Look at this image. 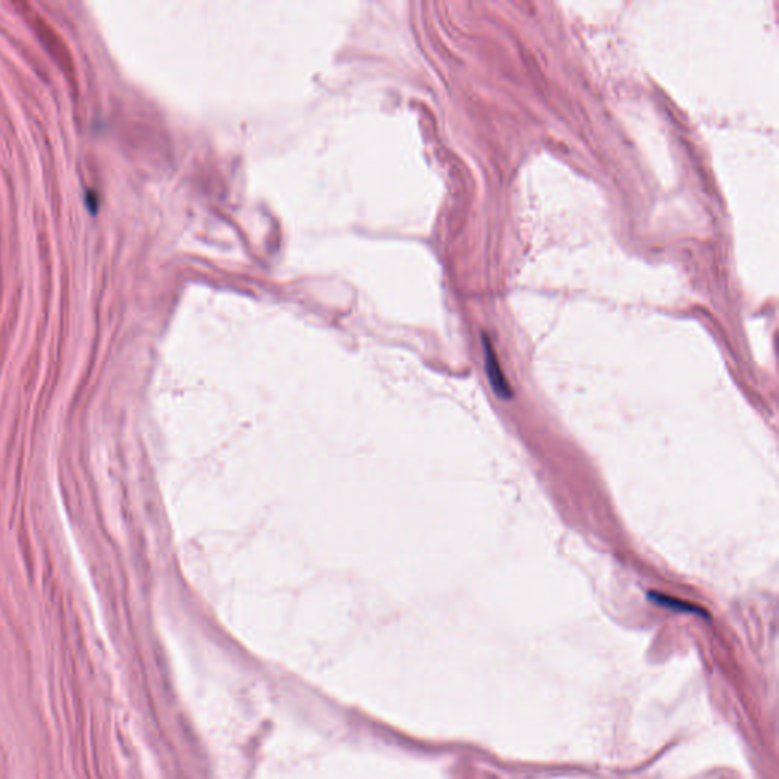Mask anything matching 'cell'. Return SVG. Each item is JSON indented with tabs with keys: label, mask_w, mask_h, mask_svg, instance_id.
<instances>
[{
	"label": "cell",
	"mask_w": 779,
	"mask_h": 779,
	"mask_svg": "<svg viewBox=\"0 0 779 779\" xmlns=\"http://www.w3.org/2000/svg\"><path fill=\"white\" fill-rule=\"evenodd\" d=\"M483 353H484L485 375H487V380L490 382L492 390L495 391V395L499 399H504V400L512 399L513 397V390L510 388L509 381H507L501 364H499V360H498V356L495 353V349H493L489 337H485V335L483 337Z\"/></svg>",
	"instance_id": "1"
},
{
	"label": "cell",
	"mask_w": 779,
	"mask_h": 779,
	"mask_svg": "<svg viewBox=\"0 0 779 779\" xmlns=\"http://www.w3.org/2000/svg\"><path fill=\"white\" fill-rule=\"evenodd\" d=\"M650 602L656 606H661V607H667V609H673V611H679V612H691V613H702L703 617L705 612L700 609V607L692 606L688 602H683V600H679L674 597H668V595H663V594H657V592H650L648 594Z\"/></svg>",
	"instance_id": "2"
}]
</instances>
